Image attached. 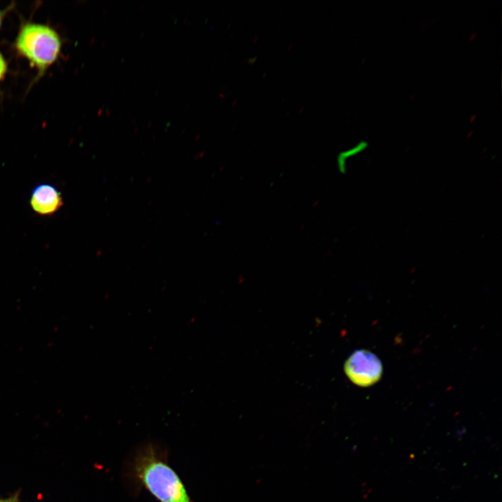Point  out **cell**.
<instances>
[{
  "label": "cell",
  "instance_id": "6da1fadb",
  "mask_svg": "<svg viewBox=\"0 0 502 502\" xmlns=\"http://www.w3.org/2000/svg\"><path fill=\"white\" fill-rule=\"evenodd\" d=\"M133 469L136 479L160 502H191L182 481L154 446L138 452Z\"/></svg>",
  "mask_w": 502,
  "mask_h": 502
},
{
  "label": "cell",
  "instance_id": "7a4b0ae2",
  "mask_svg": "<svg viewBox=\"0 0 502 502\" xmlns=\"http://www.w3.org/2000/svg\"><path fill=\"white\" fill-rule=\"evenodd\" d=\"M14 45L18 55L37 70L38 79L58 59L62 42L59 34L52 27L26 22L20 26Z\"/></svg>",
  "mask_w": 502,
  "mask_h": 502
},
{
  "label": "cell",
  "instance_id": "3957f363",
  "mask_svg": "<svg viewBox=\"0 0 502 502\" xmlns=\"http://www.w3.org/2000/svg\"><path fill=\"white\" fill-rule=\"evenodd\" d=\"M344 368L348 378L354 384L363 387L377 382L383 370L377 356L365 349L354 351L346 360Z\"/></svg>",
  "mask_w": 502,
  "mask_h": 502
},
{
  "label": "cell",
  "instance_id": "277c9868",
  "mask_svg": "<svg viewBox=\"0 0 502 502\" xmlns=\"http://www.w3.org/2000/svg\"><path fill=\"white\" fill-rule=\"evenodd\" d=\"M29 203L36 213L48 216L57 212L62 207L63 201L61 193L56 187L41 183L33 188Z\"/></svg>",
  "mask_w": 502,
  "mask_h": 502
},
{
  "label": "cell",
  "instance_id": "5b68a950",
  "mask_svg": "<svg viewBox=\"0 0 502 502\" xmlns=\"http://www.w3.org/2000/svg\"><path fill=\"white\" fill-rule=\"evenodd\" d=\"M8 70V65L6 59L0 52V83L4 79Z\"/></svg>",
  "mask_w": 502,
  "mask_h": 502
},
{
  "label": "cell",
  "instance_id": "8992f818",
  "mask_svg": "<svg viewBox=\"0 0 502 502\" xmlns=\"http://www.w3.org/2000/svg\"><path fill=\"white\" fill-rule=\"evenodd\" d=\"M8 10H7V9L0 10V28H1V24H2V22H3V18H4L5 15H6V12H7Z\"/></svg>",
  "mask_w": 502,
  "mask_h": 502
},
{
  "label": "cell",
  "instance_id": "52a82bcc",
  "mask_svg": "<svg viewBox=\"0 0 502 502\" xmlns=\"http://www.w3.org/2000/svg\"><path fill=\"white\" fill-rule=\"evenodd\" d=\"M0 502H20L16 496H14L13 498H9L7 499H1Z\"/></svg>",
  "mask_w": 502,
  "mask_h": 502
}]
</instances>
